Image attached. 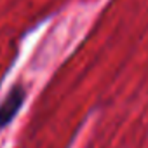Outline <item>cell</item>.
<instances>
[{"label":"cell","mask_w":148,"mask_h":148,"mask_svg":"<svg viewBox=\"0 0 148 148\" xmlns=\"http://www.w3.org/2000/svg\"><path fill=\"white\" fill-rule=\"evenodd\" d=\"M25 98H26V91L23 86H14L9 91V94L0 105V129H4L5 125H9L14 120L21 105L25 103Z\"/></svg>","instance_id":"cell-1"}]
</instances>
